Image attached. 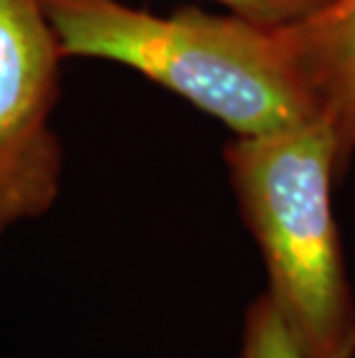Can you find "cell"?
<instances>
[{
    "label": "cell",
    "mask_w": 355,
    "mask_h": 358,
    "mask_svg": "<svg viewBox=\"0 0 355 358\" xmlns=\"http://www.w3.org/2000/svg\"><path fill=\"white\" fill-rule=\"evenodd\" d=\"M65 58L125 65L233 129L256 136L321 120L277 28L238 14H173L120 0H42Z\"/></svg>",
    "instance_id": "obj_1"
},
{
    "label": "cell",
    "mask_w": 355,
    "mask_h": 358,
    "mask_svg": "<svg viewBox=\"0 0 355 358\" xmlns=\"http://www.w3.org/2000/svg\"><path fill=\"white\" fill-rule=\"evenodd\" d=\"M58 35L42 0H0V238L54 208L63 146Z\"/></svg>",
    "instance_id": "obj_3"
},
{
    "label": "cell",
    "mask_w": 355,
    "mask_h": 358,
    "mask_svg": "<svg viewBox=\"0 0 355 358\" xmlns=\"http://www.w3.org/2000/svg\"><path fill=\"white\" fill-rule=\"evenodd\" d=\"M277 30L316 113L335 134L346 171L355 155V0H335Z\"/></svg>",
    "instance_id": "obj_4"
},
{
    "label": "cell",
    "mask_w": 355,
    "mask_h": 358,
    "mask_svg": "<svg viewBox=\"0 0 355 358\" xmlns=\"http://www.w3.org/2000/svg\"><path fill=\"white\" fill-rule=\"evenodd\" d=\"M238 358H307L266 292L256 296L245 310Z\"/></svg>",
    "instance_id": "obj_5"
},
{
    "label": "cell",
    "mask_w": 355,
    "mask_h": 358,
    "mask_svg": "<svg viewBox=\"0 0 355 358\" xmlns=\"http://www.w3.org/2000/svg\"><path fill=\"white\" fill-rule=\"evenodd\" d=\"M233 192L268 273L266 294L307 358H355V296L332 208L342 176L328 123L236 136L224 148Z\"/></svg>",
    "instance_id": "obj_2"
},
{
    "label": "cell",
    "mask_w": 355,
    "mask_h": 358,
    "mask_svg": "<svg viewBox=\"0 0 355 358\" xmlns=\"http://www.w3.org/2000/svg\"><path fill=\"white\" fill-rule=\"evenodd\" d=\"M215 3L259 26L279 28L300 24L316 12L326 10L335 0H215Z\"/></svg>",
    "instance_id": "obj_6"
}]
</instances>
